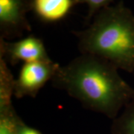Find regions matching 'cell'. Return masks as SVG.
<instances>
[{
  "label": "cell",
  "instance_id": "obj_1",
  "mask_svg": "<svg viewBox=\"0 0 134 134\" xmlns=\"http://www.w3.org/2000/svg\"><path fill=\"white\" fill-rule=\"evenodd\" d=\"M51 83L86 109L112 121L134 98V88L121 77L115 66L90 54H81L66 65L60 66Z\"/></svg>",
  "mask_w": 134,
  "mask_h": 134
},
{
  "label": "cell",
  "instance_id": "obj_2",
  "mask_svg": "<svg viewBox=\"0 0 134 134\" xmlns=\"http://www.w3.org/2000/svg\"><path fill=\"white\" fill-rule=\"evenodd\" d=\"M81 54L94 55L134 74V14L119 2L106 7L83 31H74Z\"/></svg>",
  "mask_w": 134,
  "mask_h": 134
},
{
  "label": "cell",
  "instance_id": "obj_3",
  "mask_svg": "<svg viewBox=\"0 0 134 134\" xmlns=\"http://www.w3.org/2000/svg\"><path fill=\"white\" fill-rule=\"evenodd\" d=\"M60 66L53 60L23 63L14 81V96L18 99L35 98L43 86L52 81Z\"/></svg>",
  "mask_w": 134,
  "mask_h": 134
},
{
  "label": "cell",
  "instance_id": "obj_4",
  "mask_svg": "<svg viewBox=\"0 0 134 134\" xmlns=\"http://www.w3.org/2000/svg\"><path fill=\"white\" fill-rule=\"evenodd\" d=\"M0 58L8 64L15 66L18 63H31L52 60L40 38L29 36L15 42L0 38Z\"/></svg>",
  "mask_w": 134,
  "mask_h": 134
},
{
  "label": "cell",
  "instance_id": "obj_5",
  "mask_svg": "<svg viewBox=\"0 0 134 134\" xmlns=\"http://www.w3.org/2000/svg\"><path fill=\"white\" fill-rule=\"evenodd\" d=\"M27 8L25 0H0L1 39L18 37L29 29L25 16Z\"/></svg>",
  "mask_w": 134,
  "mask_h": 134
},
{
  "label": "cell",
  "instance_id": "obj_6",
  "mask_svg": "<svg viewBox=\"0 0 134 134\" xmlns=\"http://www.w3.org/2000/svg\"><path fill=\"white\" fill-rule=\"evenodd\" d=\"M72 5V0H34V7L40 17L54 22L63 18Z\"/></svg>",
  "mask_w": 134,
  "mask_h": 134
},
{
  "label": "cell",
  "instance_id": "obj_7",
  "mask_svg": "<svg viewBox=\"0 0 134 134\" xmlns=\"http://www.w3.org/2000/svg\"><path fill=\"white\" fill-rule=\"evenodd\" d=\"M111 134H134V98L115 119L112 121Z\"/></svg>",
  "mask_w": 134,
  "mask_h": 134
},
{
  "label": "cell",
  "instance_id": "obj_8",
  "mask_svg": "<svg viewBox=\"0 0 134 134\" xmlns=\"http://www.w3.org/2000/svg\"><path fill=\"white\" fill-rule=\"evenodd\" d=\"M19 118L11 99L0 100V134H16V123Z\"/></svg>",
  "mask_w": 134,
  "mask_h": 134
},
{
  "label": "cell",
  "instance_id": "obj_9",
  "mask_svg": "<svg viewBox=\"0 0 134 134\" xmlns=\"http://www.w3.org/2000/svg\"><path fill=\"white\" fill-rule=\"evenodd\" d=\"M112 0H75L76 2L86 3L90 8V16H92L96 11H100V10L108 7V5Z\"/></svg>",
  "mask_w": 134,
  "mask_h": 134
},
{
  "label": "cell",
  "instance_id": "obj_10",
  "mask_svg": "<svg viewBox=\"0 0 134 134\" xmlns=\"http://www.w3.org/2000/svg\"><path fill=\"white\" fill-rule=\"evenodd\" d=\"M16 134H43L40 131L29 127L19 118L16 123Z\"/></svg>",
  "mask_w": 134,
  "mask_h": 134
},
{
  "label": "cell",
  "instance_id": "obj_11",
  "mask_svg": "<svg viewBox=\"0 0 134 134\" xmlns=\"http://www.w3.org/2000/svg\"><path fill=\"white\" fill-rule=\"evenodd\" d=\"M0 96H10V95H0Z\"/></svg>",
  "mask_w": 134,
  "mask_h": 134
}]
</instances>
